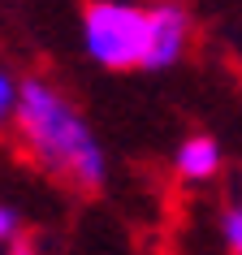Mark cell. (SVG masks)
I'll list each match as a JSON object with an SVG mask.
<instances>
[{"instance_id":"cell-1","label":"cell","mask_w":242,"mask_h":255,"mask_svg":"<svg viewBox=\"0 0 242 255\" xmlns=\"http://www.w3.org/2000/svg\"><path fill=\"white\" fill-rule=\"evenodd\" d=\"M13 130L26 143V151L35 156V164H43L65 186H82V190L104 186V177H108L104 147H100L95 130L82 121V113L52 82H43V78L22 82L17 108H13Z\"/></svg>"},{"instance_id":"cell-2","label":"cell","mask_w":242,"mask_h":255,"mask_svg":"<svg viewBox=\"0 0 242 255\" xmlns=\"http://www.w3.org/2000/svg\"><path fill=\"white\" fill-rule=\"evenodd\" d=\"M147 9L134 0H91L82 13V52L104 69H138Z\"/></svg>"},{"instance_id":"cell-3","label":"cell","mask_w":242,"mask_h":255,"mask_svg":"<svg viewBox=\"0 0 242 255\" xmlns=\"http://www.w3.org/2000/svg\"><path fill=\"white\" fill-rule=\"evenodd\" d=\"M190 39V17L177 9V4H156L147 9V35H143V61L138 69H169L182 61Z\"/></svg>"},{"instance_id":"cell-4","label":"cell","mask_w":242,"mask_h":255,"mask_svg":"<svg viewBox=\"0 0 242 255\" xmlns=\"http://www.w3.org/2000/svg\"><path fill=\"white\" fill-rule=\"evenodd\" d=\"M173 169H177V177H186V182H208V177H216L221 173V143L208 138V134L186 138V143L177 147V156H173Z\"/></svg>"},{"instance_id":"cell-5","label":"cell","mask_w":242,"mask_h":255,"mask_svg":"<svg viewBox=\"0 0 242 255\" xmlns=\"http://www.w3.org/2000/svg\"><path fill=\"white\" fill-rule=\"evenodd\" d=\"M17 91H22V82L9 74V69L0 65V130L4 126H13V108H17Z\"/></svg>"},{"instance_id":"cell-6","label":"cell","mask_w":242,"mask_h":255,"mask_svg":"<svg viewBox=\"0 0 242 255\" xmlns=\"http://www.w3.org/2000/svg\"><path fill=\"white\" fill-rule=\"evenodd\" d=\"M221 238H225V247L234 255H242V203L225 208V216H221Z\"/></svg>"},{"instance_id":"cell-7","label":"cell","mask_w":242,"mask_h":255,"mask_svg":"<svg viewBox=\"0 0 242 255\" xmlns=\"http://www.w3.org/2000/svg\"><path fill=\"white\" fill-rule=\"evenodd\" d=\"M13 238H17V212L9 208V203H0V247L13 242Z\"/></svg>"},{"instance_id":"cell-8","label":"cell","mask_w":242,"mask_h":255,"mask_svg":"<svg viewBox=\"0 0 242 255\" xmlns=\"http://www.w3.org/2000/svg\"><path fill=\"white\" fill-rule=\"evenodd\" d=\"M4 255H39V247L26 238H13V242H4Z\"/></svg>"}]
</instances>
